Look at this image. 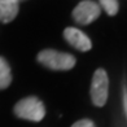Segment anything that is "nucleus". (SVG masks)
<instances>
[{
  "mask_svg": "<svg viewBox=\"0 0 127 127\" xmlns=\"http://www.w3.org/2000/svg\"><path fill=\"white\" fill-rule=\"evenodd\" d=\"M38 62L51 70H70L75 66V57L66 52L44 49L38 53Z\"/></svg>",
  "mask_w": 127,
  "mask_h": 127,
  "instance_id": "f257e3e1",
  "label": "nucleus"
},
{
  "mask_svg": "<svg viewBox=\"0 0 127 127\" xmlns=\"http://www.w3.org/2000/svg\"><path fill=\"white\" fill-rule=\"evenodd\" d=\"M14 114L21 119L40 122L45 115L44 104L35 96H29L14 105Z\"/></svg>",
  "mask_w": 127,
  "mask_h": 127,
  "instance_id": "f03ea898",
  "label": "nucleus"
},
{
  "mask_svg": "<svg viewBox=\"0 0 127 127\" xmlns=\"http://www.w3.org/2000/svg\"><path fill=\"white\" fill-rule=\"evenodd\" d=\"M109 94V78L104 69H97L91 82V100L96 106H104Z\"/></svg>",
  "mask_w": 127,
  "mask_h": 127,
  "instance_id": "7ed1b4c3",
  "label": "nucleus"
},
{
  "mask_svg": "<svg viewBox=\"0 0 127 127\" xmlns=\"http://www.w3.org/2000/svg\"><path fill=\"white\" fill-rule=\"evenodd\" d=\"M100 14V5L95 1H91V0L80 1L73 10V18L79 25H90L95 20L99 18Z\"/></svg>",
  "mask_w": 127,
  "mask_h": 127,
  "instance_id": "20e7f679",
  "label": "nucleus"
},
{
  "mask_svg": "<svg viewBox=\"0 0 127 127\" xmlns=\"http://www.w3.org/2000/svg\"><path fill=\"white\" fill-rule=\"evenodd\" d=\"M64 38L66 42L80 52H87L92 48L91 39L86 35L83 31L78 30L75 27H66L64 31Z\"/></svg>",
  "mask_w": 127,
  "mask_h": 127,
  "instance_id": "39448f33",
  "label": "nucleus"
},
{
  "mask_svg": "<svg viewBox=\"0 0 127 127\" xmlns=\"http://www.w3.org/2000/svg\"><path fill=\"white\" fill-rule=\"evenodd\" d=\"M20 10L18 0H0V22L9 24L13 21Z\"/></svg>",
  "mask_w": 127,
  "mask_h": 127,
  "instance_id": "423d86ee",
  "label": "nucleus"
},
{
  "mask_svg": "<svg viewBox=\"0 0 127 127\" xmlns=\"http://www.w3.org/2000/svg\"><path fill=\"white\" fill-rule=\"evenodd\" d=\"M12 83V71L10 66L4 57L0 56V90H5Z\"/></svg>",
  "mask_w": 127,
  "mask_h": 127,
  "instance_id": "0eeeda50",
  "label": "nucleus"
},
{
  "mask_svg": "<svg viewBox=\"0 0 127 127\" xmlns=\"http://www.w3.org/2000/svg\"><path fill=\"white\" fill-rule=\"evenodd\" d=\"M99 1L101 4V7L104 8V10H105L109 16H115L118 13V9H119L118 0H99Z\"/></svg>",
  "mask_w": 127,
  "mask_h": 127,
  "instance_id": "6e6552de",
  "label": "nucleus"
},
{
  "mask_svg": "<svg viewBox=\"0 0 127 127\" xmlns=\"http://www.w3.org/2000/svg\"><path fill=\"white\" fill-rule=\"evenodd\" d=\"M71 127H96L95 123L92 122L91 119H80V121H77L75 123H74Z\"/></svg>",
  "mask_w": 127,
  "mask_h": 127,
  "instance_id": "1a4fd4ad",
  "label": "nucleus"
},
{
  "mask_svg": "<svg viewBox=\"0 0 127 127\" xmlns=\"http://www.w3.org/2000/svg\"><path fill=\"white\" fill-rule=\"evenodd\" d=\"M20 1H25V0H18V3H20Z\"/></svg>",
  "mask_w": 127,
  "mask_h": 127,
  "instance_id": "9d476101",
  "label": "nucleus"
}]
</instances>
